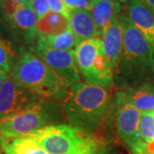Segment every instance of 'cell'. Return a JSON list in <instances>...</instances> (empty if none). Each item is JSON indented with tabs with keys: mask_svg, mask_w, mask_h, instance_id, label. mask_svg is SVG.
<instances>
[{
	"mask_svg": "<svg viewBox=\"0 0 154 154\" xmlns=\"http://www.w3.org/2000/svg\"><path fill=\"white\" fill-rule=\"evenodd\" d=\"M119 19L122 28V49L113 77L116 88L124 90L154 81V51L125 11Z\"/></svg>",
	"mask_w": 154,
	"mask_h": 154,
	"instance_id": "1",
	"label": "cell"
},
{
	"mask_svg": "<svg viewBox=\"0 0 154 154\" xmlns=\"http://www.w3.org/2000/svg\"><path fill=\"white\" fill-rule=\"evenodd\" d=\"M62 103L67 121L94 134L107 119L111 94L107 88L78 82L69 88L66 99Z\"/></svg>",
	"mask_w": 154,
	"mask_h": 154,
	"instance_id": "2",
	"label": "cell"
},
{
	"mask_svg": "<svg viewBox=\"0 0 154 154\" xmlns=\"http://www.w3.org/2000/svg\"><path fill=\"white\" fill-rule=\"evenodd\" d=\"M9 75L43 99L63 102L68 95L66 84L38 56L28 50L12 67Z\"/></svg>",
	"mask_w": 154,
	"mask_h": 154,
	"instance_id": "3",
	"label": "cell"
},
{
	"mask_svg": "<svg viewBox=\"0 0 154 154\" xmlns=\"http://www.w3.org/2000/svg\"><path fill=\"white\" fill-rule=\"evenodd\" d=\"M66 120L63 103L40 98L26 110L0 121V134L9 137L28 136L39 129Z\"/></svg>",
	"mask_w": 154,
	"mask_h": 154,
	"instance_id": "4",
	"label": "cell"
},
{
	"mask_svg": "<svg viewBox=\"0 0 154 154\" xmlns=\"http://www.w3.org/2000/svg\"><path fill=\"white\" fill-rule=\"evenodd\" d=\"M50 154H88L103 145L94 134L71 124H56L45 127L31 134Z\"/></svg>",
	"mask_w": 154,
	"mask_h": 154,
	"instance_id": "5",
	"label": "cell"
},
{
	"mask_svg": "<svg viewBox=\"0 0 154 154\" xmlns=\"http://www.w3.org/2000/svg\"><path fill=\"white\" fill-rule=\"evenodd\" d=\"M77 69L87 83L110 88L114 84L113 69L104 51L100 37L84 40L74 50Z\"/></svg>",
	"mask_w": 154,
	"mask_h": 154,
	"instance_id": "6",
	"label": "cell"
},
{
	"mask_svg": "<svg viewBox=\"0 0 154 154\" xmlns=\"http://www.w3.org/2000/svg\"><path fill=\"white\" fill-rule=\"evenodd\" d=\"M0 18L25 48L33 52L38 35V17L31 3H15L0 13Z\"/></svg>",
	"mask_w": 154,
	"mask_h": 154,
	"instance_id": "7",
	"label": "cell"
},
{
	"mask_svg": "<svg viewBox=\"0 0 154 154\" xmlns=\"http://www.w3.org/2000/svg\"><path fill=\"white\" fill-rule=\"evenodd\" d=\"M33 53L38 56L68 88L81 82V75L75 63L74 50L61 51L51 48L45 43L43 35L38 33Z\"/></svg>",
	"mask_w": 154,
	"mask_h": 154,
	"instance_id": "8",
	"label": "cell"
},
{
	"mask_svg": "<svg viewBox=\"0 0 154 154\" xmlns=\"http://www.w3.org/2000/svg\"><path fill=\"white\" fill-rule=\"evenodd\" d=\"M116 128L119 138L130 148L147 146L140 133L141 112L130 104L122 91L116 94Z\"/></svg>",
	"mask_w": 154,
	"mask_h": 154,
	"instance_id": "9",
	"label": "cell"
},
{
	"mask_svg": "<svg viewBox=\"0 0 154 154\" xmlns=\"http://www.w3.org/2000/svg\"><path fill=\"white\" fill-rule=\"evenodd\" d=\"M39 99L32 90L10 76L0 89V121L26 110Z\"/></svg>",
	"mask_w": 154,
	"mask_h": 154,
	"instance_id": "10",
	"label": "cell"
},
{
	"mask_svg": "<svg viewBox=\"0 0 154 154\" xmlns=\"http://www.w3.org/2000/svg\"><path fill=\"white\" fill-rule=\"evenodd\" d=\"M25 51V46L0 18V69L9 74Z\"/></svg>",
	"mask_w": 154,
	"mask_h": 154,
	"instance_id": "11",
	"label": "cell"
},
{
	"mask_svg": "<svg viewBox=\"0 0 154 154\" xmlns=\"http://www.w3.org/2000/svg\"><path fill=\"white\" fill-rule=\"evenodd\" d=\"M125 12L154 51V15L140 0H128Z\"/></svg>",
	"mask_w": 154,
	"mask_h": 154,
	"instance_id": "12",
	"label": "cell"
},
{
	"mask_svg": "<svg viewBox=\"0 0 154 154\" xmlns=\"http://www.w3.org/2000/svg\"><path fill=\"white\" fill-rule=\"evenodd\" d=\"M119 16L110 22L101 37L105 54L113 71L118 63L122 49V28Z\"/></svg>",
	"mask_w": 154,
	"mask_h": 154,
	"instance_id": "13",
	"label": "cell"
},
{
	"mask_svg": "<svg viewBox=\"0 0 154 154\" xmlns=\"http://www.w3.org/2000/svg\"><path fill=\"white\" fill-rule=\"evenodd\" d=\"M69 27L75 35L77 43L97 37L96 26L90 11L84 9H72L69 14Z\"/></svg>",
	"mask_w": 154,
	"mask_h": 154,
	"instance_id": "14",
	"label": "cell"
},
{
	"mask_svg": "<svg viewBox=\"0 0 154 154\" xmlns=\"http://www.w3.org/2000/svg\"><path fill=\"white\" fill-rule=\"evenodd\" d=\"M126 99L140 112L154 111V81L121 90Z\"/></svg>",
	"mask_w": 154,
	"mask_h": 154,
	"instance_id": "15",
	"label": "cell"
},
{
	"mask_svg": "<svg viewBox=\"0 0 154 154\" xmlns=\"http://www.w3.org/2000/svg\"><path fill=\"white\" fill-rule=\"evenodd\" d=\"M122 10L123 7L119 2H99L94 4L89 11L96 26L97 37H102L106 28L121 14Z\"/></svg>",
	"mask_w": 154,
	"mask_h": 154,
	"instance_id": "16",
	"label": "cell"
},
{
	"mask_svg": "<svg viewBox=\"0 0 154 154\" xmlns=\"http://www.w3.org/2000/svg\"><path fill=\"white\" fill-rule=\"evenodd\" d=\"M0 147L6 154H50L28 136L9 137L0 134Z\"/></svg>",
	"mask_w": 154,
	"mask_h": 154,
	"instance_id": "17",
	"label": "cell"
},
{
	"mask_svg": "<svg viewBox=\"0 0 154 154\" xmlns=\"http://www.w3.org/2000/svg\"><path fill=\"white\" fill-rule=\"evenodd\" d=\"M70 28L69 18L63 14L49 11L38 20V33L43 35H57Z\"/></svg>",
	"mask_w": 154,
	"mask_h": 154,
	"instance_id": "18",
	"label": "cell"
},
{
	"mask_svg": "<svg viewBox=\"0 0 154 154\" xmlns=\"http://www.w3.org/2000/svg\"><path fill=\"white\" fill-rule=\"evenodd\" d=\"M43 37L45 43L50 47L57 50L72 51L74 47L75 48L78 45L75 35L70 28L66 32L57 35H43Z\"/></svg>",
	"mask_w": 154,
	"mask_h": 154,
	"instance_id": "19",
	"label": "cell"
},
{
	"mask_svg": "<svg viewBox=\"0 0 154 154\" xmlns=\"http://www.w3.org/2000/svg\"><path fill=\"white\" fill-rule=\"evenodd\" d=\"M140 133L146 144L154 141V111L141 112L140 119Z\"/></svg>",
	"mask_w": 154,
	"mask_h": 154,
	"instance_id": "20",
	"label": "cell"
},
{
	"mask_svg": "<svg viewBox=\"0 0 154 154\" xmlns=\"http://www.w3.org/2000/svg\"><path fill=\"white\" fill-rule=\"evenodd\" d=\"M48 5L51 11L63 14L66 17H69V14L72 9L64 3L63 0H47Z\"/></svg>",
	"mask_w": 154,
	"mask_h": 154,
	"instance_id": "21",
	"label": "cell"
},
{
	"mask_svg": "<svg viewBox=\"0 0 154 154\" xmlns=\"http://www.w3.org/2000/svg\"><path fill=\"white\" fill-rule=\"evenodd\" d=\"M31 5L38 17V20L42 18L50 11L47 0H32Z\"/></svg>",
	"mask_w": 154,
	"mask_h": 154,
	"instance_id": "22",
	"label": "cell"
},
{
	"mask_svg": "<svg viewBox=\"0 0 154 154\" xmlns=\"http://www.w3.org/2000/svg\"><path fill=\"white\" fill-rule=\"evenodd\" d=\"M70 9H84L90 11L94 5L93 0H63Z\"/></svg>",
	"mask_w": 154,
	"mask_h": 154,
	"instance_id": "23",
	"label": "cell"
},
{
	"mask_svg": "<svg viewBox=\"0 0 154 154\" xmlns=\"http://www.w3.org/2000/svg\"><path fill=\"white\" fill-rule=\"evenodd\" d=\"M88 154H122L120 150L114 146H110L107 144H103L94 149Z\"/></svg>",
	"mask_w": 154,
	"mask_h": 154,
	"instance_id": "24",
	"label": "cell"
},
{
	"mask_svg": "<svg viewBox=\"0 0 154 154\" xmlns=\"http://www.w3.org/2000/svg\"><path fill=\"white\" fill-rule=\"evenodd\" d=\"M131 150V153L132 154H149L147 151V146H134Z\"/></svg>",
	"mask_w": 154,
	"mask_h": 154,
	"instance_id": "25",
	"label": "cell"
},
{
	"mask_svg": "<svg viewBox=\"0 0 154 154\" xmlns=\"http://www.w3.org/2000/svg\"><path fill=\"white\" fill-rule=\"evenodd\" d=\"M9 77H10L9 74H7L5 71H3V70L0 69V89L2 88L3 84L5 83V82Z\"/></svg>",
	"mask_w": 154,
	"mask_h": 154,
	"instance_id": "26",
	"label": "cell"
},
{
	"mask_svg": "<svg viewBox=\"0 0 154 154\" xmlns=\"http://www.w3.org/2000/svg\"><path fill=\"white\" fill-rule=\"evenodd\" d=\"M140 1L148 7L154 15V0H140Z\"/></svg>",
	"mask_w": 154,
	"mask_h": 154,
	"instance_id": "27",
	"label": "cell"
},
{
	"mask_svg": "<svg viewBox=\"0 0 154 154\" xmlns=\"http://www.w3.org/2000/svg\"><path fill=\"white\" fill-rule=\"evenodd\" d=\"M94 3H99V2H119V3H127L128 0H93Z\"/></svg>",
	"mask_w": 154,
	"mask_h": 154,
	"instance_id": "28",
	"label": "cell"
},
{
	"mask_svg": "<svg viewBox=\"0 0 154 154\" xmlns=\"http://www.w3.org/2000/svg\"><path fill=\"white\" fill-rule=\"evenodd\" d=\"M147 151L149 154H154V141L152 143L147 144Z\"/></svg>",
	"mask_w": 154,
	"mask_h": 154,
	"instance_id": "29",
	"label": "cell"
},
{
	"mask_svg": "<svg viewBox=\"0 0 154 154\" xmlns=\"http://www.w3.org/2000/svg\"><path fill=\"white\" fill-rule=\"evenodd\" d=\"M15 2H17L18 4H29L32 2V0H13Z\"/></svg>",
	"mask_w": 154,
	"mask_h": 154,
	"instance_id": "30",
	"label": "cell"
},
{
	"mask_svg": "<svg viewBox=\"0 0 154 154\" xmlns=\"http://www.w3.org/2000/svg\"><path fill=\"white\" fill-rule=\"evenodd\" d=\"M0 154H6L5 152H4V151L1 149V147H0Z\"/></svg>",
	"mask_w": 154,
	"mask_h": 154,
	"instance_id": "31",
	"label": "cell"
}]
</instances>
